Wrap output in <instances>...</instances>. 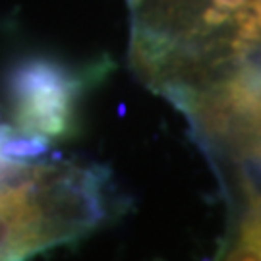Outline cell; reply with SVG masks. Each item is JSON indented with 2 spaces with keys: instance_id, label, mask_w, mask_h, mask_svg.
I'll return each instance as SVG.
<instances>
[{
  "instance_id": "cell-1",
  "label": "cell",
  "mask_w": 261,
  "mask_h": 261,
  "mask_svg": "<svg viewBox=\"0 0 261 261\" xmlns=\"http://www.w3.org/2000/svg\"><path fill=\"white\" fill-rule=\"evenodd\" d=\"M136 12L134 64L163 93L230 72L261 50V0H151Z\"/></svg>"
},
{
  "instance_id": "cell-2",
  "label": "cell",
  "mask_w": 261,
  "mask_h": 261,
  "mask_svg": "<svg viewBox=\"0 0 261 261\" xmlns=\"http://www.w3.org/2000/svg\"><path fill=\"white\" fill-rule=\"evenodd\" d=\"M82 80L48 60H29L10 77L14 128L33 140H62L72 134Z\"/></svg>"
},
{
  "instance_id": "cell-3",
  "label": "cell",
  "mask_w": 261,
  "mask_h": 261,
  "mask_svg": "<svg viewBox=\"0 0 261 261\" xmlns=\"http://www.w3.org/2000/svg\"><path fill=\"white\" fill-rule=\"evenodd\" d=\"M240 207L234 226L215 261H261V192L248 176H240Z\"/></svg>"
},
{
  "instance_id": "cell-4",
  "label": "cell",
  "mask_w": 261,
  "mask_h": 261,
  "mask_svg": "<svg viewBox=\"0 0 261 261\" xmlns=\"http://www.w3.org/2000/svg\"><path fill=\"white\" fill-rule=\"evenodd\" d=\"M132 2V8L138 10L140 6H143V4H147V2H151V0H130Z\"/></svg>"
}]
</instances>
